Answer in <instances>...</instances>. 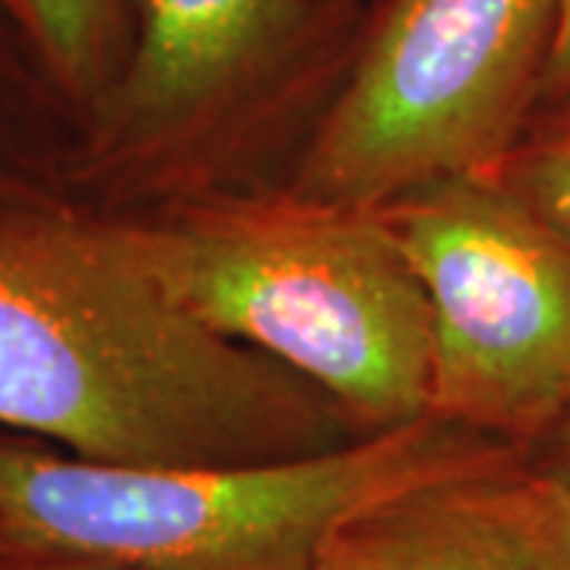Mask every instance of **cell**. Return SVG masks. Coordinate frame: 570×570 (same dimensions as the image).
Instances as JSON below:
<instances>
[{
	"label": "cell",
	"mask_w": 570,
	"mask_h": 570,
	"mask_svg": "<svg viewBox=\"0 0 570 570\" xmlns=\"http://www.w3.org/2000/svg\"><path fill=\"white\" fill-rule=\"evenodd\" d=\"M0 546H3V532H0Z\"/></svg>",
	"instance_id": "15"
},
{
	"label": "cell",
	"mask_w": 570,
	"mask_h": 570,
	"mask_svg": "<svg viewBox=\"0 0 570 570\" xmlns=\"http://www.w3.org/2000/svg\"><path fill=\"white\" fill-rule=\"evenodd\" d=\"M494 175L570 242V115L551 118L549 130L517 146Z\"/></svg>",
	"instance_id": "10"
},
{
	"label": "cell",
	"mask_w": 570,
	"mask_h": 570,
	"mask_svg": "<svg viewBox=\"0 0 570 570\" xmlns=\"http://www.w3.org/2000/svg\"><path fill=\"white\" fill-rule=\"evenodd\" d=\"M0 428L115 466H247L365 438L283 362L194 317L118 209L0 200Z\"/></svg>",
	"instance_id": "1"
},
{
	"label": "cell",
	"mask_w": 570,
	"mask_h": 570,
	"mask_svg": "<svg viewBox=\"0 0 570 570\" xmlns=\"http://www.w3.org/2000/svg\"><path fill=\"white\" fill-rule=\"evenodd\" d=\"M77 124L80 111L61 92L13 3L0 0V200L61 190L55 184V140H36L39 127Z\"/></svg>",
	"instance_id": "8"
},
{
	"label": "cell",
	"mask_w": 570,
	"mask_h": 570,
	"mask_svg": "<svg viewBox=\"0 0 570 570\" xmlns=\"http://www.w3.org/2000/svg\"><path fill=\"white\" fill-rule=\"evenodd\" d=\"M317 570H570V517L530 450H517L355 510Z\"/></svg>",
	"instance_id": "7"
},
{
	"label": "cell",
	"mask_w": 570,
	"mask_h": 570,
	"mask_svg": "<svg viewBox=\"0 0 570 570\" xmlns=\"http://www.w3.org/2000/svg\"><path fill=\"white\" fill-rule=\"evenodd\" d=\"M539 105H549L554 118L570 115V0H554V32L539 86Z\"/></svg>",
	"instance_id": "11"
},
{
	"label": "cell",
	"mask_w": 570,
	"mask_h": 570,
	"mask_svg": "<svg viewBox=\"0 0 570 570\" xmlns=\"http://www.w3.org/2000/svg\"><path fill=\"white\" fill-rule=\"evenodd\" d=\"M0 570H124L96 558H77L61 551L20 549V546H0Z\"/></svg>",
	"instance_id": "12"
},
{
	"label": "cell",
	"mask_w": 570,
	"mask_h": 570,
	"mask_svg": "<svg viewBox=\"0 0 570 570\" xmlns=\"http://www.w3.org/2000/svg\"><path fill=\"white\" fill-rule=\"evenodd\" d=\"M22 26L61 92L89 124L121 77L130 45L124 0H17Z\"/></svg>",
	"instance_id": "9"
},
{
	"label": "cell",
	"mask_w": 570,
	"mask_h": 570,
	"mask_svg": "<svg viewBox=\"0 0 570 570\" xmlns=\"http://www.w3.org/2000/svg\"><path fill=\"white\" fill-rule=\"evenodd\" d=\"M532 460L549 475L551 485L558 489L570 517V412L554 425V431H551L546 441L535 444Z\"/></svg>",
	"instance_id": "13"
},
{
	"label": "cell",
	"mask_w": 570,
	"mask_h": 570,
	"mask_svg": "<svg viewBox=\"0 0 570 570\" xmlns=\"http://www.w3.org/2000/svg\"><path fill=\"white\" fill-rule=\"evenodd\" d=\"M517 450L425 419L311 456L149 469L0 434V532L3 546L124 570H317L355 510Z\"/></svg>",
	"instance_id": "3"
},
{
	"label": "cell",
	"mask_w": 570,
	"mask_h": 570,
	"mask_svg": "<svg viewBox=\"0 0 570 570\" xmlns=\"http://www.w3.org/2000/svg\"><path fill=\"white\" fill-rule=\"evenodd\" d=\"M7 3H13V7H17V0H7ZM17 13H20V10H17Z\"/></svg>",
	"instance_id": "14"
},
{
	"label": "cell",
	"mask_w": 570,
	"mask_h": 570,
	"mask_svg": "<svg viewBox=\"0 0 570 570\" xmlns=\"http://www.w3.org/2000/svg\"><path fill=\"white\" fill-rule=\"evenodd\" d=\"M118 213L194 317L307 377L365 438L431 419V307L384 209L292 190Z\"/></svg>",
	"instance_id": "2"
},
{
	"label": "cell",
	"mask_w": 570,
	"mask_h": 570,
	"mask_svg": "<svg viewBox=\"0 0 570 570\" xmlns=\"http://www.w3.org/2000/svg\"><path fill=\"white\" fill-rule=\"evenodd\" d=\"M127 61L89 124L73 181H127L264 61L298 0H124Z\"/></svg>",
	"instance_id": "6"
},
{
	"label": "cell",
	"mask_w": 570,
	"mask_h": 570,
	"mask_svg": "<svg viewBox=\"0 0 570 570\" xmlns=\"http://www.w3.org/2000/svg\"><path fill=\"white\" fill-rule=\"evenodd\" d=\"M554 0H390L326 111L295 194L381 209L494 175L539 105Z\"/></svg>",
	"instance_id": "4"
},
{
	"label": "cell",
	"mask_w": 570,
	"mask_h": 570,
	"mask_svg": "<svg viewBox=\"0 0 570 570\" xmlns=\"http://www.w3.org/2000/svg\"><path fill=\"white\" fill-rule=\"evenodd\" d=\"M425 288L431 419L530 450L570 412V242L498 175L381 206Z\"/></svg>",
	"instance_id": "5"
}]
</instances>
